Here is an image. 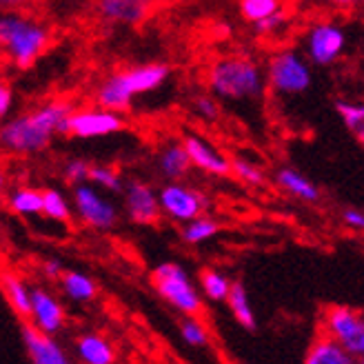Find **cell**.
Here are the masks:
<instances>
[{
    "mask_svg": "<svg viewBox=\"0 0 364 364\" xmlns=\"http://www.w3.org/2000/svg\"><path fill=\"white\" fill-rule=\"evenodd\" d=\"M74 112L69 102H49L31 114L16 116L0 127V149L14 156L38 154L49 147L51 138L67 136V118Z\"/></svg>",
    "mask_w": 364,
    "mask_h": 364,
    "instance_id": "cell-1",
    "label": "cell"
},
{
    "mask_svg": "<svg viewBox=\"0 0 364 364\" xmlns=\"http://www.w3.org/2000/svg\"><path fill=\"white\" fill-rule=\"evenodd\" d=\"M209 87L223 100H251L262 94V71L249 58H223L209 71Z\"/></svg>",
    "mask_w": 364,
    "mask_h": 364,
    "instance_id": "cell-2",
    "label": "cell"
},
{
    "mask_svg": "<svg viewBox=\"0 0 364 364\" xmlns=\"http://www.w3.org/2000/svg\"><path fill=\"white\" fill-rule=\"evenodd\" d=\"M49 33L43 25L16 11L0 14V45L18 67H31L45 51Z\"/></svg>",
    "mask_w": 364,
    "mask_h": 364,
    "instance_id": "cell-3",
    "label": "cell"
},
{
    "mask_svg": "<svg viewBox=\"0 0 364 364\" xmlns=\"http://www.w3.org/2000/svg\"><path fill=\"white\" fill-rule=\"evenodd\" d=\"M154 284L158 294L169 304H173L178 311L187 316H198L203 311V300H200L196 287L191 284L187 271L176 262L160 264L154 273Z\"/></svg>",
    "mask_w": 364,
    "mask_h": 364,
    "instance_id": "cell-4",
    "label": "cell"
},
{
    "mask_svg": "<svg viewBox=\"0 0 364 364\" xmlns=\"http://www.w3.org/2000/svg\"><path fill=\"white\" fill-rule=\"evenodd\" d=\"M269 82L282 96H300L311 87V69L296 51H282L269 63Z\"/></svg>",
    "mask_w": 364,
    "mask_h": 364,
    "instance_id": "cell-5",
    "label": "cell"
},
{
    "mask_svg": "<svg viewBox=\"0 0 364 364\" xmlns=\"http://www.w3.org/2000/svg\"><path fill=\"white\" fill-rule=\"evenodd\" d=\"M326 336L340 342L353 360L364 355V322L362 316L349 306H331L324 318Z\"/></svg>",
    "mask_w": 364,
    "mask_h": 364,
    "instance_id": "cell-6",
    "label": "cell"
},
{
    "mask_svg": "<svg viewBox=\"0 0 364 364\" xmlns=\"http://www.w3.org/2000/svg\"><path fill=\"white\" fill-rule=\"evenodd\" d=\"M124 129V120L120 114L109 109L96 112H71L67 118V136L76 138H102L109 134H118Z\"/></svg>",
    "mask_w": 364,
    "mask_h": 364,
    "instance_id": "cell-7",
    "label": "cell"
},
{
    "mask_svg": "<svg viewBox=\"0 0 364 364\" xmlns=\"http://www.w3.org/2000/svg\"><path fill=\"white\" fill-rule=\"evenodd\" d=\"M344 45H347V33H344V29H340L338 25H331V23L316 25L311 31H309V38H306L309 58L320 67L333 65L342 56Z\"/></svg>",
    "mask_w": 364,
    "mask_h": 364,
    "instance_id": "cell-8",
    "label": "cell"
},
{
    "mask_svg": "<svg viewBox=\"0 0 364 364\" xmlns=\"http://www.w3.org/2000/svg\"><path fill=\"white\" fill-rule=\"evenodd\" d=\"M74 203L78 215L94 229H112L118 220L116 207L112 203H107L94 187L82 185V182L74 191Z\"/></svg>",
    "mask_w": 364,
    "mask_h": 364,
    "instance_id": "cell-9",
    "label": "cell"
},
{
    "mask_svg": "<svg viewBox=\"0 0 364 364\" xmlns=\"http://www.w3.org/2000/svg\"><path fill=\"white\" fill-rule=\"evenodd\" d=\"M158 203H160V209L178 223H187L191 218L203 213L205 209L203 196L182 185H167L158 193Z\"/></svg>",
    "mask_w": 364,
    "mask_h": 364,
    "instance_id": "cell-10",
    "label": "cell"
},
{
    "mask_svg": "<svg viewBox=\"0 0 364 364\" xmlns=\"http://www.w3.org/2000/svg\"><path fill=\"white\" fill-rule=\"evenodd\" d=\"M23 340L27 353L33 364H67V353L63 347L51 338V333L41 331L38 326H33L31 322L23 324Z\"/></svg>",
    "mask_w": 364,
    "mask_h": 364,
    "instance_id": "cell-11",
    "label": "cell"
},
{
    "mask_svg": "<svg viewBox=\"0 0 364 364\" xmlns=\"http://www.w3.org/2000/svg\"><path fill=\"white\" fill-rule=\"evenodd\" d=\"M127 209L129 218L138 225H154L160 218L158 193L140 180H132L127 185Z\"/></svg>",
    "mask_w": 364,
    "mask_h": 364,
    "instance_id": "cell-12",
    "label": "cell"
},
{
    "mask_svg": "<svg viewBox=\"0 0 364 364\" xmlns=\"http://www.w3.org/2000/svg\"><path fill=\"white\" fill-rule=\"evenodd\" d=\"M29 320L33 326H38L45 333H58L65 326V311L63 304L49 296L43 289H33L31 291V314Z\"/></svg>",
    "mask_w": 364,
    "mask_h": 364,
    "instance_id": "cell-13",
    "label": "cell"
},
{
    "mask_svg": "<svg viewBox=\"0 0 364 364\" xmlns=\"http://www.w3.org/2000/svg\"><path fill=\"white\" fill-rule=\"evenodd\" d=\"M182 144H185L191 165H196L198 169H203L207 173H215V176L231 173V162L220 151H215L207 140L198 136H189Z\"/></svg>",
    "mask_w": 364,
    "mask_h": 364,
    "instance_id": "cell-14",
    "label": "cell"
},
{
    "mask_svg": "<svg viewBox=\"0 0 364 364\" xmlns=\"http://www.w3.org/2000/svg\"><path fill=\"white\" fill-rule=\"evenodd\" d=\"M136 94L134 89L129 85V80H127V74L122 71V74H114L112 78H107L98 91V102L102 109H109V112H127V109L132 107Z\"/></svg>",
    "mask_w": 364,
    "mask_h": 364,
    "instance_id": "cell-15",
    "label": "cell"
},
{
    "mask_svg": "<svg viewBox=\"0 0 364 364\" xmlns=\"http://www.w3.org/2000/svg\"><path fill=\"white\" fill-rule=\"evenodd\" d=\"M149 0H100L98 9L105 21L120 25H136L147 16Z\"/></svg>",
    "mask_w": 364,
    "mask_h": 364,
    "instance_id": "cell-16",
    "label": "cell"
},
{
    "mask_svg": "<svg viewBox=\"0 0 364 364\" xmlns=\"http://www.w3.org/2000/svg\"><path fill=\"white\" fill-rule=\"evenodd\" d=\"M127 80H129L134 94H147V91L158 89L162 82L167 80L169 69L165 65H142V67H134L129 71H124Z\"/></svg>",
    "mask_w": 364,
    "mask_h": 364,
    "instance_id": "cell-17",
    "label": "cell"
},
{
    "mask_svg": "<svg viewBox=\"0 0 364 364\" xmlns=\"http://www.w3.org/2000/svg\"><path fill=\"white\" fill-rule=\"evenodd\" d=\"M76 351L85 364H112L116 362V351L102 336L89 333L82 336L76 344Z\"/></svg>",
    "mask_w": 364,
    "mask_h": 364,
    "instance_id": "cell-18",
    "label": "cell"
},
{
    "mask_svg": "<svg viewBox=\"0 0 364 364\" xmlns=\"http://www.w3.org/2000/svg\"><path fill=\"white\" fill-rule=\"evenodd\" d=\"M0 284H3V294L7 298V302L11 304L14 311L29 320V314H31V291L27 289V284L14 276V273H3L0 276Z\"/></svg>",
    "mask_w": 364,
    "mask_h": 364,
    "instance_id": "cell-19",
    "label": "cell"
},
{
    "mask_svg": "<svg viewBox=\"0 0 364 364\" xmlns=\"http://www.w3.org/2000/svg\"><path fill=\"white\" fill-rule=\"evenodd\" d=\"M158 167H160L162 176L169 178V180H178V178L185 176L189 171V167H191V160L187 156L185 144H182V142L167 144V147L160 151Z\"/></svg>",
    "mask_w": 364,
    "mask_h": 364,
    "instance_id": "cell-20",
    "label": "cell"
},
{
    "mask_svg": "<svg viewBox=\"0 0 364 364\" xmlns=\"http://www.w3.org/2000/svg\"><path fill=\"white\" fill-rule=\"evenodd\" d=\"M304 362L306 364H351L353 358L344 351L340 342L326 336V338H320L314 347L309 349Z\"/></svg>",
    "mask_w": 364,
    "mask_h": 364,
    "instance_id": "cell-21",
    "label": "cell"
},
{
    "mask_svg": "<svg viewBox=\"0 0 364 364\" xmlns=\"http://www.w3.org/2000/svg\"><path fill=\"white\" fill-rule=\"evenodd\" d=\"M276 180H278V185H280L282 189H287L291 196H296V198H300V200H306V203H318L320 189H318L306 176H302L300 171L284 167V169L278 171Z\"/></svg>",
    "mask_w": 364,
    "mask_h": 364,
    "instance_id": "cell-22",
    "label": "cell"
},
{
    "mask_svg": "<svg viewBox=\"0 0 364 364\" xmlns=\"http://www.w3.org/2000/svg\"><path fill=\"white\" fill-rule=\"evenodd\" d=\"M225 300L229 302V309H231L233 318L238 320L245 326V329H249V331L256 329V316H253V309L249 304L247 289L240 282H233L229 287V294H227Z\"/></svg>",
    "mask_w": 364,
    "mask_h": 364,
    "instance_id": "cell-23",
    "label": "cell"
},
{
    "mask_svg": "<svg viewBox=\"0 0 364 364\" xmlns=\"http://www.w3.org/2000/svg\"><path fill=\"white\" fill-rule=\"evenodd\" d=\"M63 289L65 294L74 300V302H89L96 298V282L91 280L85 273L78 271H69L63 276Z\"/></svg>",
    "mask_w": 364,
    "mask_h": 364,
    "instance_id": "cell-24",
    "label": "cell"
},
{
    "mask_svg": "<svg viewBox=\"0 0 364 364\" xmlns=\"http://www.w3.org/2000/svg\"><path fill=\"white\" fill-rule=\"evenodd\" d=\"M9 209L18 215L43 213V191L36 189H16L9 196Z\"/></svg>",
    "mask_w": 364,
    "mask_h": 364,
    "instance_id": "cell-25",
    "label": "cell"
},
{
    "mask_svg": "<svg viewBox=\"0 0 364 364\" xmlns=\"http://www.w3.org/2000/svg\"><path fill=\"white\" fill-rule=\"evenodd\" d=\"M189 225L185 227V231H182V238H185V242L189 245H200V242H205V240H211L213 235L218 233V227L213 220H209V218H191V220H187Z\"/></svg>",
    "mask_w": 364,
    "mask_h": 364,
    "instance_id": "cell-26",
    "label": "cell"
},
{
    "mask_svg": "<svg viewBox=\"0 0 364 364\" xmlns=\"http://www.w3.org/2000/svg\"><path fill=\"white\" fill-rule=\"evenodd\" d=\"M336 109L340 118L344 120V124H347V129L358 138L362 140L364 138V107L362 105H355V102H336Z\"/></svg>",
    "mask_w": 364,
    "mask_h": 364,
    "instance_id": "cell-27",
    "label": "cell"
},
{
    "mask_svg": "<svg viewBox=\"0 0 364 364\" xmlns=\"http://www.w3.org/2000/svg\"><path fill=\"white\" fill-rule=\"evenodd\" d=\"M200 287H203L207 298H211V300H225L227 294H229L231 282L223 276V273H218L215 269H207V271L200 273Z\"/></svg>",
    "mask_w": 364,
    "mask_h": 364,
    "instance_id": "cell-28",
    "label": "cell"
},
{
    "mask_svg": "<svg viewBox=\"0 0 364 364\" xmlns=\"http://www.w3.org/2000/svg\"><path fill=\"white\" fill-rule=\"evenodd\" d=\"M43 213L47 218H51V220H56V223H69V218H71L67 200L56 189L43 191Z\"/></svg>",
    "mask_w": 364,
    "mask_h": 364,
    "instance_id": "cell-29",
    "label": "cell"
},
{
    "mask_svg": "<svg viewBox=\"0 0 364 364\" xmlns=\"http://www.w3.org/2000/svg\"><path fill=\"white\" fill-rule=\"evenodd\" d=\"M180 333H182V340H185L187 344H191V347H207L209 344L207 326L193 316H189L185 322L180 324Z\"/></svg>",
    "mask_w": 364,
    "mask_h": 364,
    "instance_id": "cell-30",
    "label": "cell"
},
{
    "mask_svg": "<svg viewBox=\"0 0 364 364\" xmlns=\"http://www.w3.org/2000/svg\"><path fill=\"white\" fill-rule=\"evenodd\" d=\"M89 180L96 182V185H100L107 191H114V193L122 191L120 176L116 173V169L107 167V165H91L89 167Z\"/></svg>",
    "mask_w": 364,
    "mask_h": 364,
    "instance_id": "cell-31",
    "label": "cell"
},
{
    "mask_svg": "<svg viewBox=\"0 0 364 364\" xmlns=\"http://www.w3.org/2000/svg\"><path fill=\"white\" fill-rule=\"evenodd\" d=\"M242 14L247 21L256 23L280 9V0H242Z\"/></svg>",
    "mask_w": 364,
    "mask_h": 364,
    "instance_id": "cell-32",
    "label": "cell"
},
{
    "mask_svg": "<svg viewBox=\"0 0 364 364\" xmlns=\"http://www.w3.org/2000/svg\"><path fill=\"white\" fill-rule=\"evenodd\" d=\"M231 162V171L238 176L242 182H247V185H253V187H260L264 182V176L262 171L253 165V162L245 160V158H235V160H229Z\"/></svg>",
    "mask_w": 364,
    "mask_h": 364,
    "instance_id": "cell-33",
    "label": "cell"
},
{
    "mask_svg": "<svg viewBox=\"0 0 364 364\" xmlns=\"http://www.w3.org/2000/svg\"><path fill=\"white\" fill-rule=\"evenodd\" d=\"M65 180L71 185H80L89 180V162L87 160H69L65 167Z\"/></svg>",
    "mask_w": 364,
    "mask_h": 364,
    "instance_id": "cell-34",
    "label": "cell"
},
{
    "mask_svg": "<svg viewBox=\"0 0 364 364\" xmlns=\"http://www.w3.org/2000/svg\"><path fill=\"white\" fill-rule=\"evenodd\" d=\"M287 23V16L278 9V11H273L271 16L262 18V21H256L253 25H256V31L258 33H273L278 27H282Z\"/></svg>",
    "mask_w": 364,
    "mask_h": 364,
    "instance_id": "cell-35",
    "label": "cell"
},
{
    "mask_svg": "<svg viewBox=\"0 0 364 364\" xmlns=\"http://www.w3.org/2000/svg\"><path fill=\"white\" fill-rule=\"evenodd\" d=\"M196 112L203 116V118H207V120H215L218 118V105L209 96H198V100H196Z\"/></svg>",
    "mask_w": 364,
    "mask_h": 364,
    "instance_id": "cell-36",
    "label": "cell"
},
{
    "mask_svg": "<svg viewBox=\"0 0 364 364\" xmlns=\"http://www.w3.org/2000/svg\"><path fill=\"white\" fill-rule=\"evenodd\" d=\"M342 220L349 229H355V231H362L364 229V213L360 209H347L342 213Z\"/></svg>",
    "mask_w": 364,
    "mask_h": 364,
    "instance_id": "cell-37",
    "label": "cell"
},
{
    "mask_svg": "<svg viewBox=\"0 0 364 364\" xmlns=\"http://www.w3.org/2000/svg\"><path fill=\"white\" fill-rule=\"evenodd\" d=\"M11 102H14L11 89H9L5 82H0V118H5V116L9 114Z\"/></svg>",
    "mask_w": 364,
    "mask_h": 364,
    "instance_id": "cell-38",
    "label": "cell"
},
{
    "mask_svg": "<svg viewBox=\"0 0 364 364\" xmlns=\"http://www.w3.org/2000/svg\"><path fill=\"white\" fill-rule=\"evenodd\" d=\"M45 273L49 278H60V273H63V264L58 260H47L45 262Z\"/></svg>",
    "mask_w": 364,
    "mask_h": 364,
    "instance_id": "cell-39",
    "label": "cell"
},
{
    "mask_svg": "<svg viewBox=\"0 0 364 364\" xmlns=\"http://www.w3.org/2000/svg\"><path fill=\"white\" fill-rule=\"evenodd\" d=\"M31 0H0V11H14L18 7L29 5Z\"/></svg>",
    "mask_w": 364,
    "mask_h": 364,
    "instance_id": "cell-40",
    "label": "cell"
},
{
    "mask_svg": "<svg viewBox=\"0 0 364 364\" xmlns=\"http://www.w3.org/2000/svg\"><path fill=\"white\" fill-rule=\"evenodd\" d=\"M331 5H338V7H349V5H353L355 0H329Z\"/></svg>",
    "mask_w": 364,
    "mask_h": 364,
    "instance_id": "cell-41",
    "label": "cell"
},
{
    "mask_svg": "<svg viewBox=\"0 0 364 364\" xmlns=\"http://www.w3.org/2000/svg\"><path fill=\"white\" fill-rule=\"evenodd\" d=\"M3 185H5V176L0 173V191H3Z\"/></svg>",
    "mask_w": 364,
    "mask_h": 364,
    "instance_id": "cell-42",
    "label": "cell"
}]
</instances>
